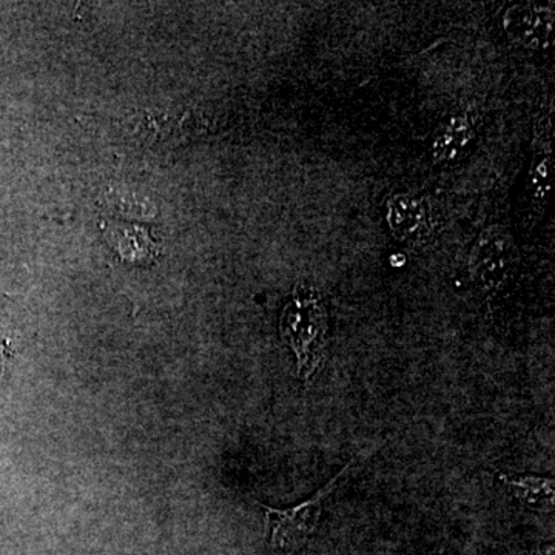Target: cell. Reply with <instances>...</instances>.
Returning <instances> with one entry per match:
<instances>
[{"label": "cell", "instance_id": "obj_4", "mask_svg": "<svg viewBox=\"0 0 555 555\" xmlns=\"http://www.w3.org/2000/svg\"><path fill=\"white\" fill-rule=\"evenodd\" d=\"M554 10L537 3L511 7L503 17V28L511 42L521 49L545 50L553 43Z\"/></svg>", "mask_w": 555, "mask_h": 555}, {"label": "cell", "instance_id": "obj_5", "mask_svg": "<svg viewBox=\"0 0 555 555\" xmlns=\"http://www.w3.org/2000/svg\"><path fill=\"white\" fill-rule=\"evenodd\" d=\"M386 219L390 232L406 243L425 240L433 229L430 208L426 201L409 193H398L387 199Z\"/></svg>", "mask_w": 555, "mask_h": 555}, {"label": "cell", "instance_id": "obj_10", "mask_svg": "<svg viewBox=\"0 0 555 555\" xmlns=\"http://www.w3.org/2000/svg\"><path fill=\"white\" fill-rule=\"evenodd\" d=\"M534 555H554V547L553 545L542 547V550L537 551Z\"/></svg>", "mask_w": 555, "mask_h": 555}, {"label": "cell", "instance_id": "obj_2", "mask_svg": "<svg viewBox=\"0 0 555 555\" xmlns=\"http://www.w3.org/2000/svg\"><path fill=\"white\" fill-rule=\"evenodd\" d=\"M352 465L353 462L347 463L337 476L323 488L318 489L317 494L297 506L288 507V509H273V507L259 503L266 513V521H268L270 531V546H272L273 553L278 555L294 554L308 542L309 537L317 531L324 500L334 492L338 481L346 476Z\"/></svg>", "mask_w": 555, "mask_h": 555}, {"label": "cell", "instance_id": "obj_1", "mask_svg": "<svg viewBox=\"0 0 555 555\" xmlns=\"http://www.w3.org/2000/svg\"><path fill=\"white\" fill-rule=\"evenodd\" d=\"M281 335L294 350L298 377L309 383L324 363L327 312L313 287L299 283L281 315Z\"/></svg>", "mask_w": 555, "mask_h": 555}, {"label": "cell", "instance_id": "obj_3", "mask_svg": "<svg viewBox=\"0 0 555 555\" xmlns=\"http://www.w3.org/2000/svg\"><path fill=\"white\" fill-rule=\"evenodd\" d=\"M517 262L518 250L513 235L503 225H489L470 250V278L485 294L494 295L509 283Z\"/></svg>", "mask_w": 555, "mask_h": 555}, {"label": "cell", "instance_id": "obj_6", "mask_svg": "<svg viewBox=\"0 0 555 555\" xmlns=\"http://www.w3.org/2000/svg\"><path fill=\"white\" fill-rule=\"evenodd\" d=\"M476 113L463 112L438 130L433 144V158L436 163H455L466 155L477 137Z\"/></svg>", "mask_w": 555, "mask_h": 555}, {"label": "cell", "instance_id": "obj_8", "mask_svg": "<svg viewBox=\"0 0 555 555\" xmlns=\"http://www.w3.org/2000/svg\"><path fill=\"white\" fill-rule=\"evenodd\" d=\"M500 480L509 489L525 507L539 513H550L554 509L555 481L554 478L539 476H506L499 474Z\"/></svg>", "mask_w": 555, "mask_h": 555}, {"label": "cell", "instance_id": "obj_9", "mask_svg": "<svg viewBox=\"0 0 555 555\" xmlns=\"http://www.w3.org/2000/svg\"><path fill=\"white\" fill-rule=\"evenodd\" d=\"M554 159L551 141L546 133L535 134L534 155L528 175V190L531 198L540 206L550 203L553 190Z\"/></svg>", "mask_w": 555, "mask_h": 555}, {"label": "cell", "instance_id": "obj_7", "mask_svg": "<svg viewBox=\"0 0 555 555\" xmlns=\"http://www.w3.org/2000/svg\"><path fill=\"white\" fill-rule=\"evenodd\" d=\"M105 238L109 246L118 251L119 257L133 264H150L159 257V247L150 238L147 230L137 225L118 224L109 222L105 224Z\"/></svg>", "mask_w": 555, "mask_h": 555}]
</instances>
